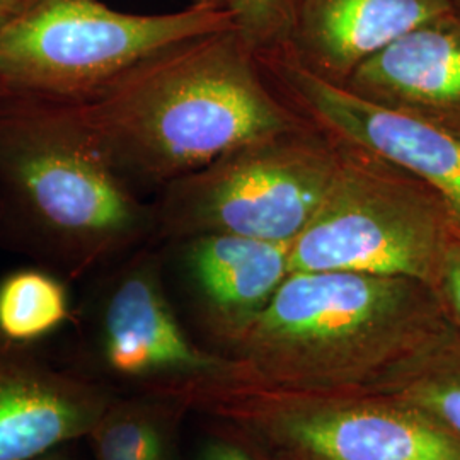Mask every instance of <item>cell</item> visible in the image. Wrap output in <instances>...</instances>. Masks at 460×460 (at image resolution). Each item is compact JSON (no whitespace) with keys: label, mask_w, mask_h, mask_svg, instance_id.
Listing matches in <instances>:
<instances>
[{"label":"cell","mask_w":460,"mask_h":460,"mask_svg":"<svg viewBox=\"0 0 460 460\" xmlns=\"http://www.w3.org/2000/svg\"><path fill=\"white\" fill-rule=\"evenodd\" d=\"M74 106L135 193L163 190L232 148L307 123L235 28L161 49Z\"/></svg>","instance_id":"obj_1"},{"label":"cell","mask_w":460,"mask_h":460,"mask_svg":"<svg viewBox=\"0 0 460 460\" xmlns=\"http://www.w3.org/2000/svg\"><path fill=\"white\" fill-rule=\"evenodd\" d=\"M448 324L427 283L292 271L226 348L234 378L288 389H372Z\"/></svg>","instance_id":"obj_2"},{"label":"cell","mask_w":460,"mask_h":460,"mask_svg":"<svg viewBox=\"0 0 460 460\" xmlns=\"http://www.w3.org/2000/svg\"><path fill=\"white\" fill-rule=\"evenodd\" d=\"M150 235L74 104L0 101V239L79 277Z\"/></svg>","instance_id":"obj_3"},{"label":"cell","mask_w":460,"mask_h":460,"mask_svg":"<svg viewBox=\"0 0 460 460\" xmlns=\"http://www.w3.org/2000/svg\"><path fill=\"white\" fill-rule=\"evenodd\" d=\"M212 414L268 460H460V442L376 389H288L239 378L148 387Z\"/></svg>","instance_id":"obj_4"},{"label":"cell","mask_w":460,"mask_h":460,"mask_svg":"<svg viewBox=\"0 0 460 460\" xmlns=\"http://www.w3.org/2000/svg\"><path fill=\"white\" fill-rule=\"evenodd\" d=\"M235 28L226 0L135 14L101 0H33L0 24V101L81 104L150 55Z\"/></svg>","instance_id":"obj_5"},{"label":"cell","mask_w":460,"mask_h":460,"mask_svg":"<svg viewBox=\"0 0 460 460\" xmlns=\"http://www.w3.org/2000/svg\"><path fill=\"white\" fill-rule=\"evenodd\" d=\"M340 146L305 123L232 148L159 190L154 237L229 234L292 244L329 197Z\"/></svg>","instance_id":"obj_6"},{"label":"cell","mask_w":460,"mask_h":460,"mask_svg":"<svg viewBox=\"0 0 460 460\" xmlns=\"http://www.w3.org/2000/svg\"><path fill=\"white\" fill-rule=\"evenodd\" d=\"M336 144L338 178L313 222L290 244V273H365L433 288L459 229L444 198L410 171L368 150Z\"/></svg>","instance_id":"obj_7"},{"label":"cell","mask_w":460,"mask_h":460,"mask_svg":"<svg viewBox=\"0 0 460 460\" xmlns=\"http://www.w3.org/2000/svg\"><path fill=\"white\" fill-rule=\"evenodd\" d=\"M266 77L296 113L329 138L363 148L427 182L460 227V128L385 108L328 83L287 51L258 57Z\"/></svg>","instance_id":"obj_8"},{"label":"cell","mask_w":460,"mask_h":460,"mask_svg":"<svg viewBox=\"0 0 460 460\" xmlns=\"http://www.w3.org/2000/svg\"><path fill=\"white\" fill-rule=\"evenodd\" d=\"M99 328L104 362L116 376L140 380L144 389L234 376L227 355L201 349L188 338L154 254H138L113 279Z\"/></svg>","instance_id":"obj_9"},{"label":"cell","mask_w":460,"mask_h":460,"mask_svg":"<svg viewBox=\"0 0 460 460\" xmlns=\"http://www.w3.org/2000/svg\"><path fill=\"white\" fill-rule=\"evenodd\" d=\"M0 346V460H34L87 437L111 404L96 384Z\"/></svg>","instance_id":"obj_10"},{"label":"cell","mask_w":460,"mask_h":460,"mask_svg":"<svg viewBox=\"0 0 460 460\" xmlns=\"http://www.w3.org/2000/svg\"><path fill=\"white\" fill-rule=\"evenodd\" d=\"M172 243L203 326L224 349L263 313L290 273V244L229 234Z\"/></svg>","instance_id":"obj_11"},{"label":"cell","mask_w":460,"mask_h":460,"mask_svg":"<svg viewBox=\"0 0 460 460\" xmlns=\"http://www.w3.org/2000/svg\"><path fill=\"white\" fill-rule=\"evenodd\" d=\"M456 11L452 0H294L287 51L321 79L345 85L378 49Z\"/></svg>","instance_id":"obj_12"},{"label":"cell","mask_w":460,"mask_h":460,"mask_svg":"<svg viewBox=\"0 0 460 460\" xmlns=\"http://www.w3.org/2000/svg\"><path fill=\"white\" fill-rule=\"evenodd\" d=\"M343 87L380 106L460 128V11L378 49Z\"/></svg>","instance_id":"obj_13"},{"label":"cell","mask_w":460,"mask_h":460,"mask_svg":"<svg viewBox=\"0 0 460 460\" xmlns=\"http://www.w3.org/2000/svg\"><path fill=\"white\" fill-rule=\"evenodd\" d=\"M394 395L460 442V332L448 321L376 387Z\"/></svg>","instance_id":"obj_14"},{"label":"cell","mask_w":460,"mask_h":460,"mask_svg":"<svg viewBox=\"0 0 460 460\" xmlns=\"http://www.w3.org/2000/svg\"><path fill=\"white\" fill-rule=\"evenodd\" d=\"M70 317L66 283L43 270H19L0 281V338L24 345L45 338Z\"/></svg>","instance_id":"obj_15"},{"label":"cell","mask_w":460,"mask_h":460,"mask_svg":"<svg viewBox=\"0 0 460 460\" xmlns=\"http://www.w3.org/2000/svg\"><path fill=\"white\" fill-rule=\"evenodd\" d=\"M111 401L91 429L96 460H171L169 401Z\"/></svg>","instance_id":"obj_16"},{"label":"cell","mask_w":460,"mask_h":460,"mask_svg":"<svg viewBox=\"0 0 460 460\" xmlns=\"http://www.w3.org/2000/svg\"><path fill=\"white\" fill-rule=\"evenodd\" d=\"M234 26L258 57L287 49L294 0H226Z\"/></svg>","instance_id":"obj_17"},{"label":"cell","mask_w":460,"mask_h":460,"mask_svg":"<svg viewBox=\"0 0 460 460\" xmlns=\"http://www.w3.org/2000/svg\"><path fill=\"white\" fill-rule=\"evenodd\" d=\"M433 290L444 307L447 319L460 332V227L445 251Z\"/></svg>","instance_id":"obj_18"},{"label":"cell","mask_w":460,"mask_h":460,"mask_svg":"<svg viewBox=\"0 0 460 460\" xmlns=\"http://www.w3.org/2000/svg\"><path fill=\"white\" fill-rule=\"evenodd\" d=\"M201 460H268L263 454L247 444L244 438L235 433L226 438H218L214 444L208 445Z\"/></svg>","instance_id":"obj_19"},{"label":"cell","mask_w":460,"mask_h":460,"mask_svg":"<svg viewBox=\"0 0 460 460\" xmlns=\"http://www.w3.org/2000/svg\"><path fill=\"white\" fill-rule=\"evenodd\" d=\"M33 0H0V24L16 16L24 7H28Z\"/></svg>","instance_id":"obj_20"},{"label":"cell","mask_w":460,"mask_h":460,"mask_svg":"<svg viewBox=\"0 0 460 460\" xmlns=\"http://www.w3.org/2000/svg\"><path fill=\"white\" fill-rule=\"evenodd\" d=\"M34 460H60V459H57V457H49V456H43V457H40V459H34Z\"/></svg>","instance_id":"obj_21"},{"label":"cell","mask_w":460,"mask_h":460,"mask_svg":"<svg viewBox=\"0 0 460 460\" xmlns=\"http://www.w3.org/2000/svg\"><path fill=\"white\" fill-rule=\"evenodd\" d=\"M452 2H454V5L460 11V0H452Z\"/></svg>","instance_id":"obj_22"}]
</instances>
